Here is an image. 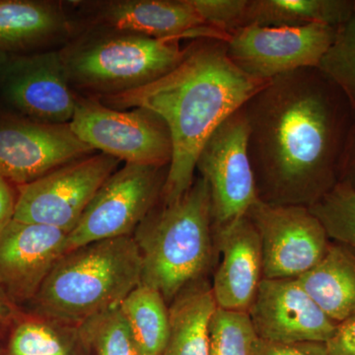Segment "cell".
<instances>
[{
    "label": "cell",
    "mask_w": 355,
    "mask_h": 355,
    "mask_svg": "<svg viewBox=\"0 0 355 355\" xmlns=\"http://www.w3.org/2000/svg\"><path fill=\"white\" fill-rule=\"evenodd\" d=\"M242 109L261 202L309 207L340 182L355 111L319 67L275 77Z\"/></svg>",
    "instance_id": "6da1fadb"
},
{
    "label": "cell",
    "mask_w": 355,
    "mask_h": 355,
    "mask_svg": "<svg viewBox=\"0 0 355 355\" xmlns=\"http://www.w3.org/2000/svg\"><path fill=\"white\" fill-rule=\"evenodd\" d=\"M268 81L237 67L225 41L200 38L184 46L181 62L164 76L100 99L110 108L150 110L168 125L173 156L160 198L167 205L190 190L198 154L212 132Z\"/></svg>",
    "instance_id": "7a4b0ae2"
},
{
    "label": "cell",
    "mask_w": 355,
    "mask_h": 355,
    "mask_svg": "<svg viewBox=\"0 0 355 355\" xmlns=\"http://www.w3.org/2000/svg\"><path fill=\"white\" fill-rule=\"evenodd\" d=\"M141 282V258L133 236L96 241L65 253L24 309L78 327L119 307Z\"/></svg>",
    "instance_id": "3957f363"
},
{
    "label": "cell",
    "mask_w": 355,
    "mask_h": 355,
    "mask_svg": "<svg viewBox=\"0 0 355 355\" xmlns=\"http://www.w3.org/2000/svg\"><path fill=\"white\" fill-rule=\"evenodd\" d=\"M141 258V282L168 305L203 279L214 252L209 184L202 177L171 205H156L133 233Z\"/></svg>",
    "instance_id": "277c9868"
},
{
    "label": "cell",
    "mask_w": 355,
    "mask_h": 355,
    "mask_svg": "<svg viewBox=\"0 0 355 355\" xmlns=\"http://www.w3.org/2000/svg\"><path fill=\"white\" fill-rule=\"evenodd\" d=\"M181 40L112 31L93 35L60 51L70 85L97 98L157 80L184 57Z\"/></svg>",
    "instance_id": "5b68a950"
},
{
    "label": "cell",
    "mask_w": 355,
    "mask_h": 355,
    "mask_svg": "<svg viewBox=\"0 0 355 355\" xmlns=\"http://www.w3.org/2000/svg\"><path fill=\"white\" fill-rule=\"evenodd\" d=\"M69 125L91 148L125 164L169 168L171 163V133L163 119L150 110L121 111L95 98L77 97Z\"/></svg>",
    "instance_id": "8992f818"
},
{
    "label": "cell",
    "mask_w": 355,
    "mask_h": 355,
    "mask_svg": "<svg viewBox=\"0 0 355 355\" xmlns=\"http://www.w3.org/2000/svg\"><path fill=\"white\" fill-rule=\"evenodd\" d=\"M168 169L125 164L113 173L67 234L65 253L90 243L132 236L160 202Z\"/></svg>",
    "instance_id": "52a82bcc"
},
{
    "label": "cell",
    "mask_w": 355,
    "mask_h": 355,
    "mask_svg": "<svg viewBox=\"0 0 355 355\" xmlns=\"http://www.w3.org/2000/svg\"><path fill=\"white\" fill-rule=\"evenodd\" d=\"M120 162L107 154H91L17 187L14 220L51 226L69 234Z\"/></svg>",
    "instance_id": "ba28073f"
},
{
    "label": "cell",
    "mask_w": 355,
    "mask_h": 355,
    "mask_svg": "<svg viewBox=\"0 0 355 355\" xmlns=\"http://www.w3.org/2000/svg\"><path fill=\"white\" fill-rule=\"evenodd\" d=\"M248 140L241 107L222 121L198 154L196 170L209 184L214 230L245 216L259 200Z\"/></svg>",
    "instance_id": "9c48e42d"
},
{
    "label": "cell",
    "mask_w": 355,
    "mask_h": 355,
    "mask_svg": "<svg viewBox=\"0 0 355 355\" xmlns=\"http://www.w3.org/2000/svg\"><path fill=\"white\" fill-rule=\"evenodd\" d=\"M246 216L260 236L263 279H297L324 258L330 246L321 222L302 205L258 200Z\"/></svg>",
    "instance_id": "30bf717a"
},
{
    "label": "cell",
    "mask_w": 355,
    "mask_h": 355,
    "mask_svg": "<svg viewBox=\"0 0 355 355\" xmlns=\"http://www.w3.org/2000/svg\"><path fill=\"white\" fill-rule=\"evenodd\" d=\"M338 28L324 24L303 27L247 25L231 33L230 60L248 76L261 80L306 67H319L335 40Z\"/></svg>",
    "instance_id": "8fae6325"
},
{
    "label": "cell",
    "mask_w": 355,
    "mask_h": 355,
    "mask_svg": "<svg viewBox=\"0 0 355 355\" xmlns=\"http://www.w3.org/2000/svg\"><path fill=\"white\" fill-rule=\"evenodd\" d=\"M94 153L74 135L69 123L0 116V176L13 186L32 183Z\"/></svg>",
    "instance_id": "7c38bea8"
},
{
    "label": "cell",
    "mask_w": 355,
    "mask_h": 355,
    "mask_svg": "<svg viewBox=\"0 0 355 355\" xmlns=\"http://www.w3.org/2000/svg\"><path fill=\"white\" fill-rule=\"evenodd\" d=\"M0 88L21 116L40 123H69L77 96L71 91L60 51L7 58L0 55Z\"/></svg>",
    "instance_id": "4fadbf2b"
},
{
    "label": "cell",
    "mask_w": 355,
    "mask_h": 355,
    "mask_svg": "<svg viewBox=\"0 0 355 355\" xmlns=\"http://www.w3.org/2000/svg\"><path fill=\"white\" fill-rule=\"evenodd\" d=\"M248 314L266 342L327 343L338 327L297 279H261Z\"/></svg>",
    "instance_id": "5bb4252c"
},
{
    "label": "cell",
    "mask_w": 355,
    "mask_h": 355,
    "mask_svg": "<svg viewBox=\"0 0 355 355\" xmlns=\"http://www.w3.org/2000/svg\"><path fill=\"white\" fill-rule=\"evenodd\" d=\"M67 233L13 220L0 234V291L18 307L31 303L65 254Z\"/></svg>",
    "instance_id": "9a60e30c"
},
{
    "label": "cell",
    "mask_w": 355,
    "mask_h": 355,
    "mask_svg": "<svg viewBox=\"0 0 355 355\" xmlns=\"http://www.w3.org/2000/svg\"><path fill=\"white\" fill-rule=\"evenodd\" d=\"M95 22L112 31L155 39H229L227 33L205 24L191 0L109 1L102 4Z\"/></svg>",
    "instance_id": "2e32d148"
},
{
    "label": "cell",
    "mask_w": 355,
    "mask_h": 355,
    "mask_svg": "<svg viewBox=\"0 0 355 355\" xmlns=\"http://www.w3.org/2000/svg\"><path fill=\"white\" fill-rule=\"evenodd\" d=\"M214 232L222 254L211 286L217 308L248 313L263 279L260 236L246 214Z\"/></svg>",
    "instance_id": "e0dca14e"
},
{
    "label": "cell",
    "mask_w": 355,
    "mask_h": 355,
    "mask_svg": "<svg viewBox=\"0 0 355 355\" xmlns=\"http://www.w3.org/2000/svg\"><path fill=\"white\" fill-rule=\"evenodd\" d=\"M297 282L335 323L355 316V252L349 248L330 244L324 258Z\"/></svg>",
    "instance_id": "ac0fdd59"
},
{
    "label": "cell",
    "mask_w": 355,
    "mask_h": 355,
    "mask_svg": "<svg viewBox=\"0 0 355 355\" xmlns=\"http://www.w3.org/2000/svg\"><path fill=\"white\" fill-rule=\"evenodd\" d=\"M57 4L31 0H0V55L27 50L69 32Z\"/></svg>",
    "instance_id": "d6986e66"
},
{
    "label": "cell",
    "mask_w": 355,
    "mask_h": 355,
    "mask_svg": "<svg viewBox=\"0 0 355 355\" xmlns=\"http://www.w3.org/2000/svg\"><path fill=\"white\" fill-rule=\"evenodd\" d=\"M216 309L205 277L180 292L169 305V338L160 355H209L210 323Z\"/></svg>",
    "instance_id": "ffe728a7"
},
{
    "label": "cell",
    "mask_w": 355,
    "mask_h": 355,
    "mask_svg": "<svg viewBox=\"0 0 355 355\" xmlns=\"http://www.w3.org/2000/svg\"><path fill=\"white\" fill-rule=\"evenodd\" d=\"M355 13V0H249L245 26L340 27Z\"/></svg>",
    "instance_id": "44dd1931"
},
{
    "label": "cell",
    "mask_w": 355,
    "mask_h": 355,
    "mask_svg": "<svg viewBox=\"0 0 355 355\" xmlns=\"http://www.w3.org/2000/svg\"><path fill=\"white\" fill-rule=\"evenodd\" d=\"M3 355H78L84 349L78 327L23 308L6 336Z\"/></svg>",
    "instance_id": "7402d4cb"
},
{
    "label": "cell",
    "mask_w": 355,
    "mask_h": 355,
    "mask_svg": "<svg viewBox=\"0 0 355 355\" xmlns=\"http://www.w3.org/2000/svg\"><path fill=\"white\" fill-rule=\"evenodd\" d=\"M144 355H160L170 333L169 305L160 292L140 284L119 306Z\"/></svg>",
    "instance_id": "603a6c76"
},
{
    "label": "cell",
    "mask_w": 355,
    "mask_h": 355,
    "mask_svg": "<svg viewBox=\"0 0 355 355\" xmlns=\"http://www.w3.org/2000/svg\"><path fill=\"white\" fill-rule=\"evenodd\" d=\"M78 331L85 349L95 355H144L119 307L90 318Z\"/></svg>",
    "instance_id": "cb8c5ba5"
},
{
    "label": "cell",
    "mask_w": 355,
    "mask_h": 355,
    "mask_svg": "<svg viewBox=\"0 0 355 355\" xmlns=\"http://www.w3.org/2000/svg\"><path fill=\"white\" fill-rule=\"evenodd\" d=\"M324 226L328 237L355 252V189L340 181L308 207Z\"/></svg>",
    "instance_id": "d4e9b609"
},
{
    "label": "cell",
    "mask_w": 355,
    "mask_h": 355,
    "mask_svg": "<svg viewBox=\"0 0 355 355\" xmlns=\"http://www.w3.org/2000/svg\"><path fill=\"white\" fill-rule=\"evenodd\" d=\"M209 355H257L260 338L249 314L217 308L209 329Z\"/></svg>",
    "instance_id": "484cf974"
},
{
    "label": "cell",
    "mask_w": 355,
    "mask_h": 355,
    "mask_svg": "<svg viewBox=\"0 0 355 355\" xmlns=\"http://www.w3.org/2000/svg\"><path fill=\"white\" fill-rule=\"evenodd\" d=\"M319 69L347 96L355 111V13L336 29Z\"/></svg>",
    "instance_id": "4316f807"
},
{
    "label": "cell",
    "mask_w": 355,
    "mask_h": 355,
    "mask_svg": "<svg viewBox=\"0 0 355 355\" xmlns=\"http://www.w3.org/2000/svg\"><path fill=\"white\" fill-rule=\"evenodd\" d=\"M205 24L230 35L244 27L249 0H191Z\"/></svg>",
    "instance_id": "83f0119b"
},
{
    "label": "cell",
    "mask_w": 355,
    "mask_h": 355,
    "mask_svg": "<svg viewBox=\"0 0 355 355\" xmlns=\"http://www.w3.org/2000/svg\"><path fill=\"white\" fill-rule=\"evenodd\" d=\"M257 355H328L326 343H279L260 340Z\"/></svg>",
    "instance_id": "f1b7e54d"
},
{
    "label": "cell",
    "mask_w": 355,
    "mask_h": 355,
    "mask_svg": "<svg viewBox=\"0 0 355 355\" xmlns=\"http://www.w3.org/2000/svg\"><path fill=\"white\" fill-rule=\"evenodd\" d=\"M326 345L328 355H355V316L338 324Z\"/></svg>",
    "instance_id": "f546056e"
},
{
    "label": "cell",
    "mask_w": 355,
    "mask_h": 355,
    "mask_svg": "<svg viewBox=\"0 0 355 355\" xmlns=\"http://www.w3.org/2000/svg\"><path fill=\"white\" fill-rule=\"evenodd\" d=\"M17 202V187L0 176V234L13 220Z\"/></svg>",
    "instance_id": "4dcf8cb0"
},
{
    "label": "cell",
    "mask_w": 355,
    "mask_h": 355,
    "mask_svg": "<svg viewBox=\"0 0 355 355\" xmlns=\"http://www.w3.org/2000/svg\"><path fill=\"white\" fill-rule=\"evenodd\" d=\"M340 181L347 182L355 189V120L343 154Z\"/></svg>",
    "instance_id": "1f68e13d"
},
{
    "label": "cell",
    "mask_w": 355,
    "mask_h": 355,
    "mask_svg": "<svg viewBox=\"0 0 355 355\" xmlns=\"http://www.w3.org/2000/svg\"><path fill=\"white\" fill-rule=\"evenodd\" d=\"M22 309L0 291V338H6L9 329Z\"/></svg>",
    "instance_id": "d6a6232c"
},
{
    "label": "cell",
    "mask_w": 355,
    "mask_h": 355,
    "mask_svg": "<svg viewBox=\"0 0 355 355\" xmlns=\"http://www.w3.org/2000/svg\"><path fill=\"white\" fill-rule=\"evenodd\" d=\"M0 355H3V347H0Z\"/></svg>",
    "instance_id": "836d02e7"
},
{
    "label": "cell",
    "mask_w": 355,
    "mask_h": 355,
    "mask_svg": "<svg viewBox=\"0 0 355 355\" xmlns=\"http://www.w3.org/2000/svg\"></svg>",
    "instance_id": "e575fe53"
}]
</instances>
